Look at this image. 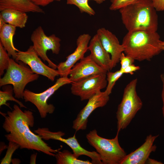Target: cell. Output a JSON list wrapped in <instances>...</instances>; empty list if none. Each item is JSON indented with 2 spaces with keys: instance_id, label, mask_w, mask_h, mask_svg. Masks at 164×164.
Wrapping results in <instances>:
<instances>
[{
  "instance_id": "e575fe53",
  "label": "cell",
  "mask_w": 164,
  "mask_h": 164,
  "mask_svg": "<svg viewBox=\"0 0 164 164\" xmlns=\"http://www.w3.org/2000/svg\"><path fill=\"white\" fill-rule=\"evenodd\" d=\"M6 23L2 17L0 16V29Z\"/></svg>"
},
{
  "instance_id": "8fae6325",
  "label": "cell",
  "mask_w": 164,
  "mask_h": 164,
  "mask_svg": "<svg viewBox=\"0 0 164 164\" xmlns=\"http://www.w3.org/2000/svg\"><path fill=\"white\" fill-rule=\"evenodd\" d=\"M39 56L33 46H31L25 51H18L15 60L16 62L21 61L28 65L34 73L53 81L56 77L59 75V71L45 64Z\"/></svg>"
},
{
  "instance_id": "5b68a950",
  "label": "cell",
  "mask_w": 164,
  "mask_h": 164,
  "mask_svg": "<svg viewBox=\"0 0 164 164\" xmlns=\"http://www.w3.org/2000/svg\"><path fill=\"white\" fill-rule=\"evenodd\" d=\"M10 58L8 67L4 76L0 79V87L12 84L15 97L23 98L24 89L29 83L37 80L39 75L33 72L26 64Z\"/></svg>"
},
{
  "instance_id": "ffe728a7",
  "label": "cell",
  "mask_w": 164,
  "mask_h": 164,
  "mask_svg": "<svg viewBox=\"0 0 164 164\" xmlns=\"http://www.w3.org/2000/svg\"><path fill=\"white\" fill-rule=\"evenodd\" d=\"M0 16L6 23L21 28L25 27L28 19L26 12L11 9L2 11Z\"/></svg>"
},
{
  "instance_id": "d6a6232c",
  "label": "cell",
  "mask_w": 164,
  "mask_h": 164,
  "mask_svg": "<svg viewBox=\"0 0 164 164\" xmlns=\"http://www.w3.org/2000/svg\"><path fill=\"white\" fill-rule=\"evenodd\" d=\"M145 164H162L163 163L159 161L153 159L149 158L147 159Z\"/></svg>"
},
{
  "instance_id": "836d02e7",
  "label": "cell",
  "mask_w": 164,
  "mask_h": 164,
  "mask_svg": "<svg viewBox=\"0 0 164 164\" xmlns=\"http://www.w3.org/2000/svg\"><path fill=\"white\" fill-rule=\"evenodd\" d=\"M37 153L36 154L34 153L32 154L30 157V164H36V159L37 156Z\"/></svg>"
},
{
  "instance_id": "4dcf8cb0",
  "label": "cell",
  "mask_w": 164,
  "mask_h": 164,
  "mask_svg": "<svg viewBox=\"0 0 164 164\" xmlns=\"http://www.w3.org/2000/svg\"><path fill=\"white\" fill-rule=\"evenodd\" d=\"M156 11H164V0H151Z\"/></svg>"
},
{
  "instance_id": "6da1fadb",
  "label": "cell",
  "mask_w": 164,
  "mask_h": 164,
  "mask_svg": "<svg viewBox=\"0 0 164 164\" xmlns=\"http://www.w3.org/2000/svg\"><path fill=\"white\" fill-rule=\"evenodd\" d=\"M5 117L2 127L7 133L5 135L9 141L15 142L21 149L36 150L47 155L55 156L56 154L62 147L57 149H52L44 142L42 138L30 130L29 127L34 125L33 113L29 110L22 111L16 104L11 111H8Z\"/></svg>"
},
{
  "instance_id": "30bf717a",
  "label": "cell",
  "mask_w": 164,
  "mask_h": 164,
  "mask_svg": "<svg viewBox=\"0 0 164 164\" xmlns=\"http://www.w3.org/2000/svg\"><path fill=\"white\" fill-rule=\"evenodd\" d=\"M107 73L92 75L71 83V92L79 96L81 101L88 100L107 85Z\"/></svg>"
},
{
  "instance_id": "f1b7e54d",
  "label": "cell",
  "mask_w": 164,
  "mask_h": 164,
  "mask_svg": "<svg viewBox=\"0 0 164 164\" xmlns=\"http://www.w3.org/2000/svg\"><path fill=\"white\" fill-rule=\"evenodd\" d=\"M140 68L139 66H135L133 64L128 66L121 71L123 74L129 73L132 75L134 72L139 70Z\"/></svg>"
},
{
  "instance_id": "44dd1931",
  "label": "cell",
  "mask_w": 164,
  "mask_h": 164,
  "mask_svg": "<svg viewBox=\"0 0 164 164\" xmlns=\"http://www.w3.org/2000/svg\"><path fill=\"white\" fill-rule=\"evenodd\" d=\"M57 164H92L88 160L79 159L74 154L67 150L59 151L55 155Z\"/></svg>"
},
{
  "instance_id": "603a6c76",
  "label": "cell",
  "mask_w": 164,
  "mask_h": 164,
  "mask_svg": "<svg viewBox=\"0 0 164 164\" xmlns=\"http://www.w3.org/2000/svg\"><path fill=\"white\" fill-rule=\"evenodd\" d=\"M13 89L9 88L6 89L4 91H0V106L5 105L10 107L9 104L7 103L8 101H12L17 103L20 108L26 107L21 101L16 99L12 95Z\"/></svg>"
},
{
  "instance_id": "1f68e13d",
  "label": "cell",
  "mask_w": 164,
  "mask_h": 164,
  "mask_svg": "<svg viewBox=\"0 0 164 164\" xmlns=\"http://www.w3.org/2000/svg\"><path fill=\"white\" fill-rule=\"evenodd\" d=\"M160 78L162 84L161 98L162 102V113L164 118V73H162L160 75Z\"/></svg>"
},
{
  "instance_id": "e0dca14e",
  "label": "cell",
  "mask_w": 164,
  "mask_h": 164,
  "mask_svg": "<svg viewBox=\"0 0 164 164\" xmlns=\"http://www.w3.org/2000/svg\"><path fill=\"white\" fill-rule=\"evenodd\" d=\"M88 50L92 58L99 66L108 72L112 69L111 56L103 47L97 34L91 39Z\"/></svg>"
},
{
  "instance_id": "52a82bcc",
  "label": "cell",
  "mask_w": 164,
  "mask_h": 164,
  "mask_svg": "<svg viewBox=\"0 0 164 164\" xmlns=\"http://www.w3.org/2000/svg\"><path fill=\"white\" fill-rule=\"evenodd\" d=\"M72 83L68 77H60L53 85L42 92L36 93L25 89L23 93V98L25 102H30L34 104L37 108L41 118H44L48 113L52 114L55 109L53 104H48L49 98L60 87Z\"/></svg>"
},
{
  "instance_id": "ac0fdd59",
  "label": "cell",
  "mask_w": 164,
  "mask_h": 164,
  "mask_svg": "<svg viewBox=\"0 0 164 164\" xmlns=\"http://www.w3.org/2000/svg\"><path fill=\"white\" fill-rule=\"evenodd\" d=\"M11 9L25 12L44 13L40 7L29 0H0V11Z\"/></svg>"
},
{
  "instance_id": "8d00e7d4",
  "label": "cell",
  "mask_w": 164,
  "mask_h": 164,
  "mask_svg": "<svg viewBox=\"0 0 164 164\" xmlns=\"http://www.w3.org/2000/svg\"><path fill=\"white\" fill-rule=\"evenodd\" d=\"M161 47L162 50H164V41H162Z\"/></svg>"
},
{
  "instance_id": "9a60e30c",
  "label": "cell",
  "mask_w": 164,
  "mask_h": 164,
  "mask_svg": "<svg viewBox=\"0 0 164 164\" xmlns=\"http://www.w3.org/2000/svg\"><path fill=\"white\" fill-rule=\"evenodd\" d=\"M96 34L103 47L111 55L112 69L120 62L121 56L124 51V47L116 36L104 28H99Z\"/></svg>"
},
{
  "instance_id": "7402d4cb",
  "label": "cell",
  "mask_w": 164,
  "mask_h": 164,
  "mask_svg": "<svg viewBox=\"0 0 164 164\" xmlns=\"http://www.w3.org/2000/svg\"><path fill=\"white\" fill-rule=\"evenodd\" d=\"M89 0H67V4L77 7L81 13H85L91 16L94 15L95 12L89 5Z\"/></svg>"
},
{
  "instance_id": "4fadbf2b",
  "label": "cell",
  "mask_w": 164,
  "mask_h": 164,
  "mask_svg": "<svg viewBox=\"0 0 164 164\" xmlns=\"http://www.w3.org/2000/svg\"><path fill=\"white\" fill-rule=\"evenodd\" d=\"M91 39V36L87 33H84L78 36L76 41L77 47L74 51L67 57L65 61L60 63L57 65V69L60 77H68L72 67L78 60L84 57L88 50Z\"/></svg>"
},
{
  "instance_id": "7c38bea8",
  "label": "cell",
  "mask_w": 164,
  "mask_h": 164,
  "mask_svg": "<svg viewBox=\"0 0 164 164\" xmlns=\"http://www.w3.org/2000/svg\"><path fill=\"white\" fill-rule=\"evenodd\" d=\"M109 96L105 91H100L89 98L73 121V128L76 131L86 129L90 115L96 108L106 105L109 100Z\"/></svg>"
},
{
  "instance_id": "ba28073f",
  "label": "cell",
  "mask_w": 164,
  "mask_h": 164,
  "mask_svg": "<svg viewBox=\"0 0 164 164\" xmlns=\"http://www.w3.org/2000/svg\"><path fill=\"white\" fill-rule=\"evenodd\" d=\"M33 47L37 53L44 61H46L49 66L54 69L57 66L53 63L46 55L47 51L51 50L56 54L59 53L60 47V39L55 34L47 36L41 26H39L32 32L30 37Z\"/></svg>"
},
{
  "instance_id": "3957f363",
  "label": "cell",
  "mask_w": 164,
  "mask_h": 164,
  "mask_svg": "<svg viewBox=\"0 0 164 164\" xmlns=\"http://www.w3.org/2000/svg\"><path fill=\"white\" fill-rule=\"evenodd\" d=\"M119 10L122 22L128 31L137 29L157 31L158 16L151 0H137Z\"/></svg>"
},
{
  "instance_id": "f546056e",
  "label": "cell",
  "mask_w": 164,
  "mask_h": 164,
  "mask_svg": "<svg viewBox=\"0 0 164 164\" xmlns=\"http://www.w3.org/2000/svg\"><path fill=\"white\" fill-rule=\"evenodd\" d=\"M35 5L38 6L44 7L55 1L60 2V0H29Z\"/></svg>"
},
{
  "instance_id": "484cf974",
  "label": "cell",
  "mask_w": 164,
  "mask_h": 164,
  "mask_svg": "<svg viewBox=\"0 0 164 164\" xmlns=\"http://www.w3.org/2000/svg\"><path fill=\"white\" fill-rule=\"evenodd\" d=\"M20 148L17 144L13 142L9 141L6 153L1 162V164H9L12 161V156L16 150Z\"/></svg>"
},
{
  "instance_id": "d590c367",
  "label": "cell",
  "mask_w": 164,
  "mask_h": 164,
  "mask_svg": "<svg viewBox=\"0 0 164 164\" xmlns=\"http://www.w3.org/2000/svg\"><path fill=\"white\" fill-rule=\"evenodd\" d=\"M92 0L95 2L97 3L101 4L105 1V0Z\"/></svg>"
},
{
  "instance_id": "5bb4252c",
  "label": "cell",
  "mask_w": 164,
  "mask_h": 164,
  "mask_svg": "<svg viewBox=\"0 0 164 164\" xmlns=\"http://www.w3.org/2000/svg\"><path fill=\"white\" fill-rule=\"evenodd\" d=\"M108 71L97 64L90 54L84 57L76 63L70 71L69 75L72 82H76L90 76Z\"/></svg>"
},
{
  "instance_id": "d6986e66",
  "label": "cell",
  "mask_w": 164,
  "mask_h": 164,
  "mask_svg": "<svg viewBox=\"0 0 164 164\" xmlns=\"http://www.w3.org/2000/svg\"><path fill=\"white\" fill-rule=\"evenodd\" d=\"M16 28L15 26L5 23L0 29V42L9 55L12 56L14 60H15L16 57V51H19L15 47L13 41Z\"/></svg>"
},
{
  "instance_id": "d4e9b609",
  "label": "cell",
  "mask_w": 164,
  "mask_h": 164,
  "mask_svg": "<svg viewBox=\"0 0 164 164\" xmlns=\"http://www.w3.org/2000/svg\"><path fill=\"white\" fill-rule=\"evenodd\" d=\"M0 42V75L4 73V70L8 67L10 58L8 53Z\"/></svg>"
},
{
  "instance_id": "8992f818",
  "label": "cell",
  "mask_w": 164,
  "mask_h": 164,
  "mask_svg": "<svg viewBox=\"0 0 164 164\" xmlns=\"http://www.w3.org/2000/svg\"><path fill=\"white\" fill-rule=\"evenodd\" d=\"M119 133L117 132L115 137L112 139L100 136L95 129L87 134L88 142L99 154L103 164H120L127 155L119 143Z\"/></svg>"
},
{
  "instance_id": "277c9868",
  "label": "cell",
  "mask_w": 164,
  "mask_h": 164,
  "mask_svg": "<svg viewBox=\"0 0 164 164\" xmlns=\"http://www.w3.org/2000/svg\"><path fill=\"white\" fill-rule=\"evenodd\" d=\"M137 81V78L133 79L124 89L122 99L116 113L117 132L128 127L142 106V102L136 91Z\"/></svg>"
},
{
  "instance_id": "2e32d148",
  "label": "cell",
  "mask_w": 164,
  "mask_h": 164,
  "mask_svg": "<svg viewBox=\"0 0 164 164\" xmlns=\"http://www.w3.org/2000/svg\"><path fill=\"white\" fill-rule=\"evenodd\" d=\"M159 135L147 136L144 143L135 150L128 155L120 164H145L151 153L155 151L157 147L153 143Z\"/></svg>"
},
{
  "instance_id": "7a4b0ae2",
  "label": "cell",
  "mask_w": 164,
  "mask_h": 164,
  "mask_svg": "<svg viewBox=\"0 0 164 164\" xmlns=\"http://www.w3.org/2000/svg\"><path fill=\"white\" fill-rule=\"evenodd\" d=\"M162 41L157 31L147 29L128 31L124 37L122 44L125 54L135 60H150L162 50Z\"/></svg>"
},
{
  "instance_id": "83f0119b",
  "label": "cell",
  "mask_w": 164,
  "mask_h": 164,
  "mask_svg": "<svg viewBox=\"0 0 164 164\" xmlns=\"http://www.w3.org/2000/svg\"><path fill=\"white\" fill-rule=\"evenodd\" d=\"M135 60L132 58L123 53L120 59L121 65L120 70H122L128 66L133 64Z\"/></svg>"
},
{
  "instance_id": "cb8c5ba5",
  "label": "cell",
  "mask_w": 164,
  "mask_h": 164,
  "mask_svg": "<svg viewBox=\"0 0 164 164\" xmlns=\"http://www.w3.org/2000/svg\"><path fill=\"white\" fill-rule=\"evenodd\" d=\"M123 73L119 70L114 72L108 71L107 73V85L104 91L108 95L111 93L116 82L121 77Z\"/></svg>"
},
{
  "instance_id": "4316f807",
  "label": "cell",
  "mask_w": 164,
  "mask_h": 164,
  "mask_svg": "<svg viewBox=\"0 0 164 164\" xmlns=\"http://www.w3.org/2000/svg\"><path fill=\"white\" fill-rule=\"evenodd\" d=\"M137 0H111L109 9L111 11L119 10L121 8L130 4Z\"/></svg>"
},
{
  "instance_id": "9c48e42d",
  "label": "cell",
  "mask_w": 164,
  "mask_h": 164,
  "mask_svg": "<svg viewBox=\"0 0 164 164\" xmlns=\"http://www.w3.org/2000/svg\"><path fill=\"white\" fill-rule=\"evenodd\" d=\"M34 132L45 140H57L66 144L72 149L73 154L77 158L81 155H85L91 159L92 164H103L99 154L95 151H89L82 148L76 138L75 134L72 137L64 138L62 137L65 135L64 133L61 131L51 132L47 128H38Z\"/></svg>"
}]
</instances>
